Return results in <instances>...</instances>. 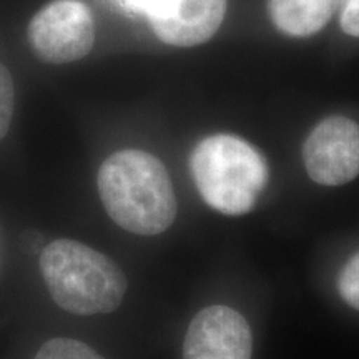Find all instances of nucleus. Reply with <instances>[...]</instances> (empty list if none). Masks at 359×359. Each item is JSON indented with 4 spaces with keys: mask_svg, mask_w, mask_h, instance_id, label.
<instances>
[{
    "mask_svg": "<svg viewBox=\"0 0 359 359\" xmlns=\"http://www.w3.org/2000/svg\"><path fill=\"white\" fill-rule=\"evenodd\" d=\"M98 195L109 217L135 235L163 233L177 217V196L165 165L142 150H122L98 170Z\"/></svg>",
    "mask_w": 359,
    "mask_h": 359,
    "instance_id": "1",
    "label": "nucleus"
},
{
    "mask_svg": "<svg viewBox=\"0 0 359 359\" xmlns=\"http://www.w3.org/2000/svg\"><path fill=\"white\" fill-rule=\"evenodd\" d=\"M39 264L53 302L69 313H111L127 293V278L118 264L80 241H52L40 253Z\"/></svg>",
    "mask_w": 359,
    "mask_h": 359,
    "instance_id": "2",
    "label": "nucleus"
},
{
    "mask_svg": "<svg viewBox=\"0 0 359 359\" xmlns=\"http://www.w3.org/2000/svg\"><path fill=\"white\" fill-rule=\"evenodd\" d=\"M190 168L201 198L213 210L238 217L251 212L266 187L263 155L235 135H212L193 150Z\"/></svg>",
    "mask_w": 359,
    "mask_h": 359,
    "instance_id": "3",
    "label": "nucleus"
},
{
    "mask_svg": "<svg viewBox=\"0 0 359 359\" xmlns=\"http://www.w3.org/2000/svg\"><path fill=\"white\" fill-rule=\"evenodd\" d=\"M29 40L47 64L80 60L95 43L92 12L80 0H53L30 20Z\"/></svg>",
    "mask_w": 359,
    "mask_h": 359,
    "instance_id": "4",
    "label": "nucleus"
},
{
    "mask_svg": "<svg viewBox=\"0 0 359 359\" xmlns=\"http://www.w3.org/2000/svg\"><path fill=\"white\" fill-rule=\"evenodd\" d=\"M130 13L145 15L161 42L195 47L218 32L226 0H118Z\"/></svg>",
    "mask_w": 359,
    "mask_h": 359,
    "instance_id": "5",
    "label": "nucleus"
},
{
    "mask_svg": "<svg viewBox=\"0 0 359 359\" xmlns=\"http://www.w3.org/2000/svg\"><path fill=\"white\" fill-rule=\"evenodd\" d=\"M309 178L339 187L359 175V125L346 116H327L313 128L303 145Z\"/></svg>",
    "mask_w": 359,
    "mask_h": 359,
    "instance_id": "6",
    "label": "nucleus"
},
{
    "mask_svg": "<svg viewBox=\"0 0 359 359\" xmlns=\"http://www.w3.org/2000/svg\"><path fill=\"white\" fill-rule=\"evenodd\" d=\"M253 334L236 309L208 306L193 318L183 343V359H251Z\"/></svg>",
    "mask_w": 359,
    "mask_h": 359,
    "instance_id": "7",
    "label": "nucleus"
},
{
    "mask_svg": "<svg viewBox=\"0 0 359 359\" xmlns=\"http://www.w3.org/2000/svg\"><path fill=\"white\" fill-rule=\"evenodd\" d=\"M269 15L281 32L308 37L325 27L338 7V0H269Z\"/></svg>",
    "mask_w": 359,
    "mask_h": 359,
    "instance_id": "8",
    "label": "nucleus"
},
{
    "mask_svg": "<svg viewBox=\"0 0 359 359\" xmlns=\"http://www.w3.org/2000/svg\"><path fill=\"white\" fill-rule=\"evenodd\" d=\"M34 359H105L79 339L53 338L43 344Z\"/></svg>",
    "mask_w": 359,
    "mask_h": 359,
    "instance_id": "9",
    "label": "nucleus"
},
{
    "mask_svg": "<svg viewBox=\"0 0 359 359\" xmlns=\"http://www.w3.org/2000/svg\"><path fill=\"white\" fill-rule=\"evenodd\" d=\"M13 105H15V88L8 69L0 64V140L6 137L11 127Z\"/></svg>",
    "mask_w": 359,
    "mask_h": 359,
    "instance_id": "10",
    "label": "nucleus"
},
{
    "mask_svg": "<svg viewBox=\"0 0 359 359\" xmlns=\"http://www.w3.org/2000/svg\"><path fill=\"white\" fill-rule=\"evenodd\" d=\"M338 290L341 298L359 311V251L341 269Z\"/></svg>",
    "mask_w": 359,
    "mask_h": 359,
    "instance_id": "11",
    "label": "nucleus"
},
{
    "mask_svg": "<svg viewBox=\"0 0 359 359\" xmlns=\"http://www.w3.org/2000/svg\"><path fill=\"white\" fill-rule=\"evenodd\" d=\"M341 29L351 37H359V0H338Z\"/></svg>",
    "mask_w": 359,
    "mask_h": 359,
    "instance_id": "12",
    "label": "nucleus"
}]
</instances>
